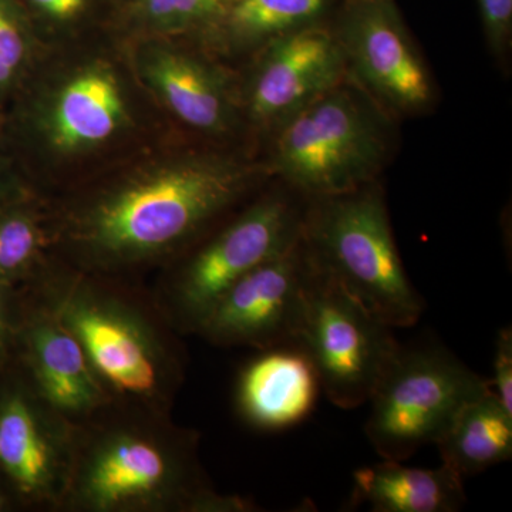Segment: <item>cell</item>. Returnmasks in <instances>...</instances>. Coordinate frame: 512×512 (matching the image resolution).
<instances>
[{
  "label": "cell",
  "instance_id": "7c38bea8",
  "mask_svg": "<svg viewBox=\"0 0 512 512\" xmlns=\"http://www.w3.org/2000/svg\"><path fill=\"white\" fill-rule=\"evenodd\" d=\"M346 77L345 56L332 25L319 23L258 50L242 107L252 124L274 131Z\"/></svg>",
  "mask_w": 512,
  "mask_h": 512
},
{
  "label": "cell",
  "instance_id": "3957f363",
  "mask_svg": "<svg viewBox=\"0 0 512 512\" xmlns=\"http://www.w3.org/2000/svg\"><path fill=\"white\" fill-rule=\"evenodd\" d=\"M39 296L79 340L114 397L170 407L184 379L183 352L140 299L74 269L46 274Z\"/></svg>",
  "mask_w": 512,
  "mask_h": 512
},
{
  "label": "cell",
  "instance_id": "cb8c5ba5",
  "mask_svg": "<svg viewBox=\"0 0 512 512\" xmlns=\"http://www.w3.org/2000/svg\"><path fill=\"white\" fill-rule=\"evenodd\" d=\"M494 376L491 390L505 410L512 414V329L505 326L495 340Z\"/></svg>",
  "mask_w": 512,
  "mask_h": 512
},
{
  "label": "cell",
  "instance_id": "44dd1931",
  "mask_svg": "<svg viewBox=\"0 0 512 512\" xmlns=\"http://www.w3.org/2000/svg\"><path fill=\"white\" fill-rule=\"evenodd\" d=\"M47 244V231L32 212L0 214V281L29 272Z\"/></svg>",
  "mask_w": 512,
  "mask_h": 512
},
{
  "label": "cell",
  "instance_id": "484cf974",
  "mask_svg": "<svg viewBox=\"0 0 512 512\" xmlns=\"http://www.w3.org/2000/svg\"><path fill=\"white\" fill-rule=\"evenodd\" d=\"M6 330V309L5 299L0 295V345H2L3 336H5Z\"/></svg>",
  "mask_w": 512,
  "mask_h": 512
},
{
  "label": "cell",
  "instance_id": "7402d4cb",
  "mask_svg": "<svg viewBox=\"0 0 512 512\" xmlns=\"http://www.w3.org/2000/svg\"><path fill=\"white\" fill-rule=\"evenodd\" d=\"M28 53L25 33L12 10L0 0V89L18 76Z\"/></svg>",
  "mask_w": 512,
  "mask_h": 512
},
{
  "label": "cell",
  "instance_id": "ac0fdd59",
  "mask_svg": "<svg viewBox=\"0 0 512 512\" xmlns=\"http://www.w3.org/2000/svg\"><path fill=\"white\" fill-rule=\"evenodd\" d=\"M342 0H234L204 33L231 50L258 49L272 40L332 20Z\"/></svg>",
  "mask_w": 512,
  "mask_h": 512
},
{
  "label": "cell",
  "instance_id": "4fadbf2b",
  "mask_svg": "<svg viewBox=\"0 0 512 512\" xmlns=\"http://www.w3.org/2000/svg\"><path fill=\"white\" fill-rule=\"evenodd\" d=\"M37 302L22 333L28 375L64 419L82 423L114 396L94 372L76 336L40 296Z\"/></svg>",
  "mask_w": 512,
  "mask_h": 512
},
{
  "label": "cell",
  "instance_id": "e0dca14e",
  "mask_svg": "<svg viewBox=\"0 0 512 512\" xmlns=\"http://www.w3.org/2000/svg\"><path fill=\"white\" fill-rule=\"evenodd\" d=\"M353 474L349 508L375 512H456L466 505L464 478L441 464L439 468L404 466L386 460Z\"/></svg>",
  "mask_w": 512,
  "mask_h": 512
},
{
  "label": "cell",
  "instance_id": "5b68a950",
  "mask_svg": "<svg viewBox=\"0 0 512 512\" xmlns=\"http://www.w3.org/2000/svg\"><path fill=\"white\" fill-rule=\"evenodd\" d=\"M302 241L313 266L390 328H412L424 301L410 282L394 241L379 183L306 198Z\"/></svg>",
  "mask_w": 512,
  "mask_h": 512
},
{
  "label": "cell",
  "instance_id": "7a4b0ae2",
  "mask_svg": "<svg viewBox=\"0 0 512 512\" xmlns=\"http://www.w3.org/2000/svg\"><path fill=\"white\" fill-rule=\"evenodd\" d=\"M200 437L168 409L114 397L74 424L72 466L59 511L248 512L255 505L214 490L198 457Z\"/></svg>",
  "mask_w": 512,
  "mask_h": 512
},
{
  "label": "cell",
  "instance_id": "ffe728a7",
  "mask_svg": "<svg viewBox=\"0 0 512 512\" xmlns=\"http://www.w3.org/2000/svg\"><path fill=\"white\" fill-rule=\"evenodd\" d=\"M234 0H131L124 15L141 29L160 33H205Z\"/></svg>",
  "mask_w": 512,
  "mask_h": 512
},
{
  "label": "cell",
  "instance_id": "d4e9b609",
  "mask_svg": "<svg viewBox=\"0 0 512 512\" xmlns=\"http://www.w3.org/2000/svg\"><path fill=\"white\" fill-rule=\"evenodd\" d=\"M43 18L56 23H70L82 18L92 0H26Z\"/></svg>",
  "mask_w": 512,
  "mask_h": 512
},
{
  "label": "cell",
  "instance_id": "5bb4252c",
  "mask_svg": "<svg viewBox=\"0 0 512 512\" xmlns=\"http://www.w3.org/2000/svg\"><path fill=\"white\" fill-rule=\"evenodd\" d=\"M126 121V99L116 73L104 63H92L53 93L42 127L50 147L72 156L106 144Z\"/></svg>",
  "mask_w": 512,
  "mask_h": 512
},
{
  "label": "cell",
  "instance_id": "52a82bcc",
  "mask_svg": "<svg viewBox=\"0 0 512 512\" xmlns=\"http://www.w3.org/2000/svg\"><path fill=\"white\" fill-rule=\"evenodd\" d=\"M282 185L252 202L171 276L164 298L171 326L197 332L238 279L301 239L306 198Z\"/></svg>",
  "mask_w": 512,
  "mask_h": 512
},
{
  "label": "cell",
  "instance_id": "4316f807",
  "mask_svg": "<svg viewBox=\"0 0 512 512\" xmlns=\"http://www.w3.org/2000/svg\"><path fill=\"white\" fill-rule=\"evenodd\" d=\"M8 507V497L0 491V511L6 510Z\"/></svg>",
  "mask_w": 512,
  "mask_h": 512
},
{
  "label": "cell",
  "instance_id": "8992f818",
  "mask_svg": "<svg viewBox=\"0 0 512 512\" xmlns=\"http://www.w3.org/2000/svg\"><path fill=\"white\" fill-rule=\"evenodd\" d=\"M490 390L488 377L444 346L400 345L367 400V439L380 457L407 460L436 444L458 412Z\"/></svg>",
  "mask_w": 512,
  "mask_h": 512
},
{
  "label": "cell",
  "instance_id": "9c48e42d",
  "mask_svg": "<svg viewBox=\"0 0 512 512\" xmlns=\"http://www.w3.org/2000/svg\"><path fill=\"white\" fill-rule=\"evenodd\" d=\"M330 25L349 79L390 117L433 109L436 84L394 0H342Z\"/></svg>",
  "mask_w": 512,
  "mask_h": 512
},
{
  "label": "cell",
  "instance_id": "603a6c76",
  "mask_svg": "<svg viewBox=\"0 0 512 512\" xmlns=\"http://www.w3.org/2000/svg\"><path fill=\"white\" fill-rule=\"evenodd\" d=\"M488 45L494 55L504 57L511 45L512 0H477Z\"/></svg>",
  "mask_w": 512,
  "mask_h": 512
},
{
  "label": "cell",
  "instance_id": "2e32d148",
  "mask_svg": "<svg viewBox=\"0 0 512 512\" xmlns=\"http://www.w3.org/2000/svg\"><path fill=\"white\" fill-rule=\"evenodd\" d=\"M140 69L167 109L188 127L224 136L238 123L239 104L227 80L198 57L153 46L141 56Z\"/></svg>",
  "mask_w": 512,
  "mask_h": 512
},
{
  "label": "cell",
  "instance_id": "6da1fadb",
  "mask_svg": "<svg viewBox=\"0 0 512 512\" xmlns=\"http://www.w3.org/2000/svg\"><path fill=\"white\" fill-rule=\"evenodd\" d=\"M266 175V165L195 154L123 178L67 215L62 234L73 269L117 274L170 254L244 200Z\"/></svg>",
  "mask_w": 512,
  "mask_h": 512
},
{
  "label": "cell",
  "instance_id": "ba28073f",
  "mask_svg": "<svg viewBox=\"0 0 512 512\" xmlns=\"http://www.w3.org/2000/svg\"><path fill=\"white\" fill-rule=\"evenodd\" d=\"M296 345L312 360L320 390L350 410L367 403L400 343L393 328L315 268Z\"/></svg>",
  "mask_w": 512,
  "mask_h": 512
},
{
  "label": "cell",
  "instance_id": "9a60e30c",
  "mask_svg": "<svg viewBox=\"0 0 512 512\" xmlns=\"http://www.w3.org/2000/svg\"><path fill=\"white\" fill-rule=\"evenodd\" d=\"M318 373L298 345L265 349L242 370L237 409L258 430L279 431L302 423L315 409Z\"/></svg>",
  "mask_w": 512,
  "mask_h": 512
},
{
  "label": "cell",
  "instance_id": "d6986e66",
  "mask_svg": "<svg viewBox=\"0 0 512 512\" xmlns=\"http://www.w3.org/2000/svg\"><path fill=\"white\" fill-rule=\"evenodd\" d=\"M444 466L460 477L483 473L512 457V414L493 390L471 400L437 441Z\"/></svg>",
  "mask_w": 512,
  "mask_h": 512
},
{
  "label": "cell",
  "instance_id": "30bf717a",
  "mask_svg": "<svg viewBox=\"0 0 512 512\" xmlns=\"http://www.w3.org/2000/svg\"><path fill=\"white\" fill-rule=\"evenodd\" d=\"M315 266L301 239L238 279L198 326L218 346L296 345Z\"/></svg>",
  "mask_w": 512,
  "mask_h": 512
},
{
  "label": "cell",
  "instance_id": "8fae6325",
  "mask_svg": "<svg viewBox=\"0 0 512 512\" xmlns=\"http://www.w3.org/2000/svg\"><path fill=\"white\" fill-rule=\"evenodd\" d=\"M0 399V471L28 503L59 511L70 466L74 424L50 406L28 375Z\"/></svg>",
  "mask_w": 512,
  "mask_h": 512
},
{
  "label": "cell",
  "instance_id": "277c9868",
  "mask_svg": "<svg viewBox=\"0 0 512 512\" xmlns=\"http://www.w3.org/2000/svg\"><path fill=\"white\" fill-rule=\"evenodd\" d=\"M393 120L346 77L272 131L268 173L305 198L376 183L392 156Z\"/></svg>",
  "mask_w": 512,
  "mask_h": 512
}]
</instances>
